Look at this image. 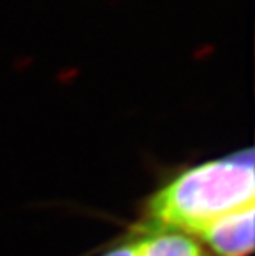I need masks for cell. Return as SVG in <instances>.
Returning a JSON list of instances; mask_svg holds the SVG:
<instances>
[{
  "instance_id": "cell-1",
  "label": "cell",
  "mask_w": 255,
  "mask_h": 256,
  "mask_svg": "<svg viewBox=\"0 0 255 256\" xmlns=\"http://www.w3.org/2000/svg\"><path fill=\"white\" fill-rule=\"evenodd\" d=\"M252 150L187 168L149 200L148 214L157 228L200 235L220 216L253 205Z\"/></svg>"
},
{
  "instance_id": "cell-2",
  "label": "cell",
  "mask_w": 255,
  "mask_h": 256,
  "mask_svg": "<svg viewBox=\"0 0 255 256\" xmlns=\"http://www.w3.org/2000/svg\"><path fill=\"white\" fill-rule=\"evenodd\" d=\"M199 236L217 256H247L253 248V205L220 216Z\"/></svg>"
},
{
  "instance_id": "cell-3",
  "label": "cell",
  "mask_w": 255,
  "mask_h": 256,
  "mask_svg": "<svg viewBox=\"0 0 255 256\" xmlns=\"http://www.w3.org/2000/svg\"><path fill=\"white\" fill-rule=\"evenodd\" d=\"M131 246L133 256H202L199 244L191 236L167 228L146 233Z\"/></svg>"
},
{
  "instance_id": "cell-4",
  "label": "cell",
  "mask_w": 255,
  "mask_h": 256,
  "mask_svg": "<svg viewBox=\"0 0 255 256\" xmlns=\"http://www.w3.org/2000/svg\"><path fill=\"white\" fill-rule=\"evenodd\" d=\"M103 256H133V246L131 244H121V246L111 250Z\"/></svg>"
}]
</instances>
